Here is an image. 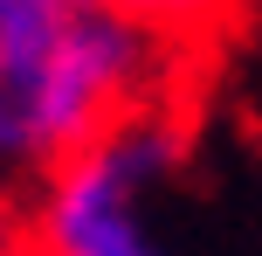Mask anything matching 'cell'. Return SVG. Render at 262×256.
Returning <instances> with one entry per match:
<instances>
[{"label":"cell","instance_id":"obj_1","mask_svg":"<svg viewBox=\"0 0 262 256\" xmlns=\"http://www.w3.org/2000/svg\"><path fill=\"white\" fill-rule=\"evenodd\" d=\"M145 42L152 35L138 21H124L118 7L76 14L28 76L0 83L7 152L55 173L83 146L131 125V97H138V76H145Z\"/></svg>","mask_w":262,"mask_h":256},{"label":"cell","instance_id":"obj_2","mask_svg":"<svg viewBox=\"0 0 262 256\" xmlns=\"http://www.w3.org/2000/svg\"><path fill=\"white\" fill-rule=\"evenodd\" d=\"M172 166V132L131 118L111 139L83 146L49 173L41 201V235L49 256H166L152 229L138 222V194Z\"/></svg>","mask_w":262,"mask_h":256},{"label":"cell","instance_id":"obj_3","mask_svg":"<svg viewBox=\"0 0 262 256\" xmlns=\"http://www.w3.org/2000/svg\"><path fill=\"white\" fill-rule=\"evenodd\" d=\"M111 7L124 14V21H138L145 35H200L207 21H221L228 0H111Z\"/></svg>","mask_w":262,"mask_h":256},{"label":"cell","instance_id":"obj_4","mask_svg":"<svg viewBox=\"0 0 262 256\" xmlns=\"http://www.w3.org/2000/svg\"><path fill=\"white\" fill-rule=\"evenodd\" d=\"M62 7H76V14H90V7H111V0H62Z\"/></svg>","mask_w":262,"mask_h":256},{"label":"cell","instance_id":"obj_5","mask_svg":"<svg viewBox=\"0 0 262 256\" xmlns=\"http://www.w3.org/2000/svg\"><path fill=\"white\" fill-rule=\"evenodd\" d=\"M14 256H21V249H14Z\"/></svg>","mask_w":262,"mask_h":256}]
</instances>
